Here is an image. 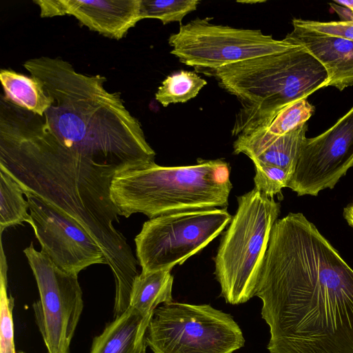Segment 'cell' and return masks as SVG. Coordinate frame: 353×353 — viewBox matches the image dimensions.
I'll use <instances>...</instances> for the list:
<instances>
[{
	"mask_svg": "<svg viewBox=\"0 0 353 353\" xmlns=\"http://www.w3.org/2000/svg\"><path fill=\"white\" fill-rule=\"evenodd\" d=\"M254 296L270 353H353V270L302 213L274 223Z\"/></svg>",
	"mask_w": 353,
	"mask_h": 353,
	"instance_id": "cell-1",
	"label": "cell"
},
{
	"mask_svg": "<svg viewBox=\"0 0 353 353\" xmlns=\"http://www.w3.org/2000/svg\"><path fill=\"white\" fill-rule=\"evenodd\" d=\"M23 66L52 100L42 117L10 104L14 117L30 132L110 179L155 163L156 153L139 121L119 93L105 88V77L78 72L61 58L37 57Z\"/></svg>",
	"mask_w": 353,
	"mask_h": 353,
	"instance_id": "cell-2",
	"label": "cell"
},
{
	"mask_svg": "<svg viewBox=\"0 0 353 353\" xmlns=\"http://www.w3.org/2000/svg\"><path fill=\"white\" fill-rule=\"evenodd\" d=\"M210 77L242 105L232 130L236 137L263 127L285 106L306 99L328 83L324 67L298 45L221 67Z\"/></svg>",
	"mask_w": 353,
	"mask_h": 353,
	"instance_id": "cell-3",
	"label": "cell"
},
{
	"mask_svg": "<svg viewBox=\"0 0 353 353\" xmlns=\"http://www.w3.org/2000/svg\"><path fill=\"white\" fill-rule=\"evenodd\" d=\"M223 159L199 160L191 165H150L128 170L112 180L110 196L120 216L161 215L227 208L232 183Z\"/></svg>",
	"mask_w": 353,
	"mask_h": 353,
	"instance_id": "cell-4",
	"label": "cell"
},
{
	"mask_svg": "<svg viewBox=\"0 0 353 353\" xmlns=\"http://www.w3.org/2000/svg\"><path fill=\"white\" fill-rule=\"evenodd\" d=\"M238 208L214 258L221 295L232 305L255 294L280 203L254 188L237 197Z\"/></svg>",
	"mask_w": 353,
	"mask_h": 353,
	"instance_id": "cell-5",
	"label": "cell"
},
{
	"mask_svg": "<svg viewBox=\"0 0 353 353\" xmlns=\"http://www.w3.org/2000/svg\"><path fill=\"white\" fill-rule=\"evenodd\" d=\"M145 339L153 353H232L245 343L230 314L210 305L173 301L156 308Z\"/></svg>",
	"mask_w": 353,
	"mask_h": 353,
	"instance_id": "cell-6",
	"label": "cell"
},
{
	"mask_svg": "<svg viewBox=\"0 0 353 353\" xmlns=\"http://www.w3.org/2000/svg\"><path fill=\"white\" fill-rule=\"evenodd\" d=\"M227 208L161 215L145 221L134 239L141 272L171 270L198 253L230 223Z\"/></svg>",
	"mask_w": 353,
	"mask_h": 353,
	"instance_id": "cell-7",
	"label": "cell"
},
{
	"mask_svg": "<svg viewBox=\"0 0 353 353\" xmlns=\"http://www.w3.org/2000/svg\"><path fill=\"white\" fill-rule=\"evenodd\" d=\"M210 19L196 18L181 25L168 39L171 54L196 72L209 77L221 67L295 46L260 30L216 25L210 23Z\"/></svg>",
	"mask_w": 353,
	"mask_h": 353,
	"instance_id": "cell-8",
	"label": "cell"
},
{
	"mask_svg": "<svg viewBox=\"0 0 353 353\" xmlns=\"http://www.w3.org/2000/svg\"><path fill=\"white\" fill-rule=\"evenodd\" d=\"M40 299L33 303L35 321L48 353H69L83 308L78 274L63 271L32 242L23 250Z\"/></svg>",
	"mask_w": 353,
	"mask_h": 353,
	"instance_id": "cell-9",
	"label": "cell"
},
{
	"mask_svg": "<svg viewBox=\"0 0 353 353\" xmlns=\"http://www.w3.org/2000/svg\"><path fill=\"white\" fill-rule=\"evenodd\" d=\"M353 166V107L322 134L306 138L288 185L298 196L332 189Z\"/></svg>",
	"mask_w": 353,
	"mask_h": 353,
	"instance_id": "cell-10",
	"label": "cell"
},
{
	"mask_svg": "<svg viewBox=\"0 0 353 353\" xmlns=\"http://www.w3.org/2000/svg\"><path fill=\"white\" fill-rule=\"evenodd\" d=\"M25 195L32 218L30 225L41 251L56 266L78 274L92 265H108L100 247L75 221L39 197L30 193Z\"/></svg>",
	"mask_w": 353,
	"mask_h": 353,
	"instance_id": "cell-11",
	"label": "cell"
},
{
	"mask_svg": "<svg viewBox=\"0 0 353 353\" xmlns=\"http://www.w3.org/2000/svg\"><path fill=\"white\" fill-rule=\"evenodd\" d=\"M41 17L65 14L109 38L119 40L141 20V0H39Z\"/></svg>",
	"mask_w": 353,
	"mask_h": 353,
	"instance_id": "cell-12",
	"label": "cell"
},
{
	"mask_svg": "<svg viewBox=\"0 0 353 353\" xmlns=\"http://www.w3.org/2000/svg\"><path fill=\"white\" fill-rule=\"evenodd\" d=\"M303 47L324 67L327 86L343 90L353 85V41L293 25L283 39Z\"/></svg>",
	"mask_w": 353,
	"mask_h": 353,
	"instance_id": "cell-13",
	"label": "cell"
},
{
	"mask_svg": "<svg viewBox=\"0 0 353 353\" xmlns=\"http://www.w3.org/2000/svg\"><path fill=\"white\" fill-rule=\"evenodd\" d=\"M306 123L281 136L263 131L240 134L233 143L234 153H243L254 163L285 169L293 175L303 145L306 139Z\"/></svg>",
	"mask_w": 353,
	"mask_h": 353,
	"instance_id": "cell-14",
	"label": "cell"
},
{
	"mask_svg": "<svg viewBox=\"0 0 353 353\" xmlns=\"http://www.w3.org/2000/svg\"><path fill=\"white\" fill-rule=\"evenodd\" d=\"M149 322L129 307L94 338L90 353H141L147 347L145 335Z\"/></svg>",
	"mask_w": 353,
	"mask_h": 353,
	"instance_id": "cell-15",
	"label": "cell"
},
{
	"mask_svg": "<svg viewBox=\"0 0 353 353\" xmlns=\"http://www.w3.org/2000/svg\"><path fill=\"white\" fill-rule=\"evenodd\" d=\"M170 271L141 272L134 281L130 307L148 321H150L159 304L172 302V288L174 278Z\"/></svg>",
	"mask_w": 353,
	"mask_h": 353,
	"instance_id": "cell-16",
	"label": "cell"
},
{
	"mask_svg": "<svg viewBox=\"0 0 353 353\" xmlns=\"http://www.w3.org/2000/svg\"><path fill=\"white\" fill-rule=\"evenodd\" d=\"M0 80L5 92L3 96L10 103L41 117L50 106L51 99L34 77L1 69Z\"/></svg>",
	"mask_w": 353,
	"mask_h": 353,
	"instance_id": "cell-17",
	"label": "cell"
},
{
	"mask_svg": "<svg viewBox=\"0 0 353 353\" xmlns=\"http://www.w3.org/2000/svg\"><path fill=\"white\" fill-rule=\"evenodd\" d=\"M20 185L7 173L0 170V229L32 222L27 210L28 201L23 197Z\"/></svg>",
	"mask_w": 353,
	"mask_h": 353,
	"instance_id": "cell-18",
	"label": "cell"
},
{
	"mask_svg": "<svg viewBox=\"0 0 353 353\" xmlns=\"http://www.w3.org/2000/svg\"><path fill=\"white\" fill-rule=\"evenodd\" d=\"M206 84L207 81L196 72L179 70L163 81L155 99L163 107L171 103H185L196 97Z\"/></svg>",
	"mask_w": 353,
	"mask_h": 353,
	"instance_id": "cell-19",
	"label": "cell"
},
{
	"mask_svg": "<svg viewBox=\"0 0 353 353\" xmlns=\"http://www.w3.org/2000/svg\"><path fill=\"white\" fill-rule=\"evenodd\" d=\"M314 109L306 99L297 100L285 106L272 120L255 131H263L273 136L285 134L306 123Z\"/></svg>",
	"mask_w": 353,
	"mask_h": 353,
	"instance_id": "cell-20",
	"label": "cell"
},
{
	"mask_svg": "<svg viewBox=\"0 0 353 353\" xmlns=\"http://www.w3.org/2000/svg\"><path fill=\"white\" fill-rule=\"evenodd\" d=\"M199 0H141V19H157L165 25L181 23L188 14L196 10Z\"/></svg>",
	"mask_w": 353,
	"mask_h": 353,
	"instance_id": "cell-21",
	"label": "cell"
},
{
	"mask_svg": "<svg viewBox=\"0 0 353 353\" xmlns=\"http://www.w3.org/2000/svg\"><path fill=\"white\" fill-rule=\"evenodd\" d=\"M254 165V188L270 198H274L279 194L282 196L281 190L288 187L292 174L285 169L273 165L258 163Z\"/></svg>",
	"mask_w": 353,
	"mask_h": 353,
	"instance_id": "cell-22",
	"label": "cell"
},
{
	"mask_svg": "<svg viewBox=\"0 0 353 353\" xmlns=\"http://www.w3.org/2000/svg\"><path fill=\"white\" fill-rule=\"evenodd\" d=\"M6 270L1 269L0 290V353H17L14 343V298L7 294Z\"/></svg>",
	"mask_w": 353,
	"mask_h": 353,
	"instance_id": "cell-23",
	"label": "cell"
},
{
	"mask_svg": "<svg viewBox=\"0 0 353 353\" xmlns=\"http://www.w3.org/2000/svg\"><path fill=\"white\" fill-rule=\"evenodd\" d=\"M292 25L353 41V21H351L322 22L294 19Z\"/></svg>",
	"mask_w": 353,
	"mask_h": 353,
	"instance_id": "cell-24",
	"label": "cell"
},
{
	"mask_svg": "<svg viewBox=\"0 0 353 353\" xmlns=\"http://www.w3.org/2000/svg\"><path fill=\"white\" fill-rule=\"evenodd\" d=\"M343 217L348 225L353 228V201L344 208Z\"/></svg>",
	"mask_w": 353,
	"mask_h": 353,
	"instance_id": "cell-25",
	"label": "cell"
},
{
	"mask_svg": "<svg viewBox=\"0 0 353 353\" xmlns=\"http://www.w3.org/2000/svg\"><path fill=\"white\" fill-rule=\"evenodd\" d=\"M145 350H146V349L143 350L141 353H146Z\"/></svg>",
	"mask_w": 353,
	"mask_h": 353,
	"instance_id": "cell-26",
	"label": "cell"
},
{
	"mask_svg": "<svg viewBox=\"0 0 353 353\" xmlns=\"http://www.w3.org/2000/svg\"><path fill=\"white\" fill-rule=\"evenodd\" d=\"M17 353H25V352H21V351H19V352H17Z\"/></svg>",
	"mask_w": 353,
	"mask_h": 353,
	"instance_id": "cell-27",
	"label": "cell"
}]
</instances>
